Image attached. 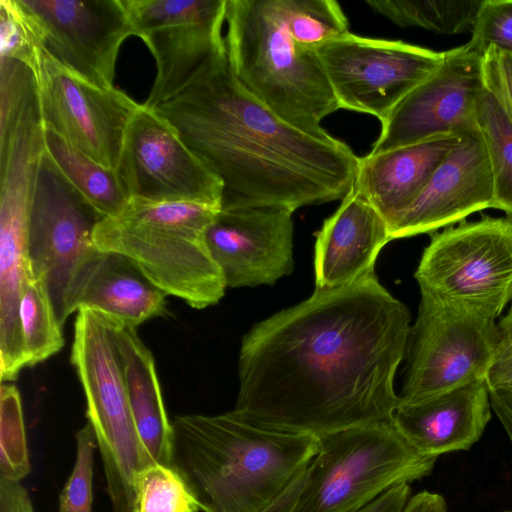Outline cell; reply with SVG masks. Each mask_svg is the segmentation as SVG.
I'll return each instance as SVG.
<instances>
[{
    "label": "cell",
    "instance_id": "6da1fadb",
    "mask_svg": "<svg viewBox=\"0 0 512 512\" xmlns=\"http://www.w3.org/2000/svg\"><path fill=\"white\" fill-rule=\"evenodd\" d=\"M410 320L375 274L315 289L243 337L233 411L266 428L317 438L393 423L394 380Z\"/></svg>",
    "mask_w": 512,
    "mask_h": 512
},
{
    "label": "cell",
    "instance_id": "7a4b0ae2",
    "mask_svg": "<svg viewBox=\"0 0 512 512\" xmlns=\"http://www.w3.org/2000/svg\"><path fill=\"white\" fill-rule=\"evenodd\" d=\"M154 110L221 181V208L295 211L343 199L354 186L360 158L352 149L279 118L235 77L226 49Z\"/></svg>",
    "mask_w": 512,
    "mask_h": 512
},
{
    "label": "cell",
    "instance_id": "3957f363",
    "mask_svg": "<svg viewBox=\"0 0 512 512\" xmlns=\"http://www.w3.org/2000/svg\"><path fill=\"white\" fill-rule=\"evenodd\" d=\"M174 466L204 512H260L305 469L318 438L273 430L233 410L172 421Z\"/></svg>",
    "mask_w": 512,
    "mask_h": 512
},
{
    "label": "cell",
    "instance_id": "277c9868",
    "mask_svg": "<svg viewBox=\"0 0 512 512\" xmlns=\"http://www.w3.org/2000/svg\"><path fill=\"white\" fill-rule=\"evenodd\" d=\"M225 45L232 73L279 118L316 137L340 109L317 51L290 35L281 0H227Z\"/></svg>",
    "mask_w": 512,
    "mask_h": 512
},
{
    "label": "cell",
    "instance_id": "5b68a950",
    "mask_svg": "<svg viewBox=\"0 0 512 512\" xmlns=\"http://www.w3.org/2000/svg\"><path fill=\"white\" fill-rule=\"evenodd\" d=\"M219 210L184 200L129 199L116 216L98 222L94 245L128 257L164 293L203 309L217 304L227 287L206 242Z\"/></svg>",
    "mask_w": 512,
    "mask_h": 512
},
{
    "label": "cell",
    "instance_id": "8992f818",
    "mask_svg": "<svg viewBox=\"0 0 512 512\" xmlns=\"http://www.w3.org/2000/svg\"><path fill=\"white\" fill-rule=\"evenodd\" d=\"M435 461L419 454L393 423L318 437L294 512H357L390 488L425 477Z\"/></svg>",
    "mask_w": 512,
    "mask_h": 512
},
{
    "label": "cell",
    "instance_id": "52a82bcc",
    "mask_svg": "<svg viewBox=\"0 0 512 512\" xmlns=\"http://www.w3.org/2000/svg\"><path fill=\"white\" fill-rule=\"evenodd\" d=\"M71 362L81 383L114 512H135L134 485L148 461L131 412L114 324L77 311Z\"/></svg>",
    "mask_w": 512,
    "mask_h": 512
},
{
    "label": "cell",
    "instance_id": "ba28073f",
    "mask_svg": "<svg viewBox=\"0 0 512 512\" xmlns=\"http://www.w3.org/2000/svg\"><path fill=\"white\" fill-rule=\"evenodd\" d=\"M415 279L422 295L496 319L512 301V219L483 215L433 233Z\"/></svg>",
    "mask_w": 512,
    "mask_h": 512
},
{
    "label": "cell",
    "instance_id": "9c48e42d",
    "mask_svg": "<svg viewBox=\"0 0 512 512\" xmlns=\"http://www.w3.org/2000/svg\"><path fill=\"white\" fill-rule=\"evenodd\" d=\"M495 319L421 294L407 346L399 403L411 404L485 379L496 340Z\"/></svg>",
    "mask_w": 512,
    "mask_h": 512
},
{
    "label": "cell",
    "instance_id": "30bf717a",
    "mask_svg": "<svg viewBox=\"0 0 512 512\" xmlns=\"http://www.w3.org/2000/svg\"><path fill=\"white\" fill-rule=\"evenodd\" d=\"M102 218L45 149L30 205L28 248L33 275L46 284L62 326L72 284L98 251L93 234Z\"/></svg>",
    "mask_w": 512,
    "mask_h": 512
},
{
    "label": "cell",
    "instance_id": "8fae6325",
    "mask_svg": "<svg viewBox=\"0 0 512 512\" xmlns=\"http://www.w3.org/2000/svg\"><path fill=\"white\" fill-rule=\"evenodd\" d=\"M317 55L339 108L380 122L443 60V52L350 32L323 44Z\"/></svg>",
    "mask_w": 512,
    "mask_h": 512
},
{
    "label": "cell",
    "instance_id": "7c38bea8",
    "mask_svg": "<svg viewBox=\"0 0 512 512\" xmlns=\"http://www.w3.org/2000/svg\"><path fill=\"white\" fill-rule=\"evenodd\" d=\"M135 30L153 54L156 77L143 103L150 109L183 90L205 63L226 49L227 0H122Z\"/></svg>",
    "mask_w": 512,
    "mask_h": 512
},
{
    "label": "cell",
    "instance_id": "4fadbf2b",
    "mask_svg": "<svg viewBox=\"0 0 512 512\" xmlns=\"http://www.w3.org/2000/svg\"><path fill=\"white\" fill-rule=\"evenodd\" d=\"M115 173L128 200H184L221 209V181L172 125L144 104L129 121Z\"/></svg>",
    "mask_w": 512,
    "mask_h": 512
},
{
    "label": "cell",
    "instance_id": "5bb4252c",
    "mask_svg": "<svg viewBox=\"0 0 512 512\" xmlns=\"http://www.w3.org/2000/svg\"><path fill=\"white\" fill-rule=\"evenodd\" d=\"M483 83V55L468 43L443 52L442 62L381 122V132L369 154L439 135L479 130Z\"/></svg>",
    "mask_w": 512,
    "mask_h": 512
},
{
    "label": "cell",
    "instance_id": "9a60e30c",
    "mask_svg": "<svg viewBox=\"0 0 512 512\" xmlns=\"http://www.w3.org/2000/svg\"><path fill=\"white\" fill-rule=\"evenodd\" d=\"M35 77L43 124L115 170L127 126L140 104L115 87H100L76 75L45 48Z\"/></svg>",
    "mask_w": 512,
    "mask_h": 512
},
{
    "label": "cell",
    "instance_id": "2e32d148",
    "mask_svg": "<svg viewBox=\"0 0 512 512\" xmlns=\"http://www.w3.org/2000/svg\"><path fill=\"white\" fill-rule=\"evenodd\" d=\"M45 50L83 79L113 88L120 47L135 30L122 0H18Z\"/></svg>",
    "mask_w": 512,
    "mask_h": 512
},
{
    "label": "cell",
    "instance_id": "e0dca14e",
    "mask_svg": "<svg viewBox=\"0 0 512 512\" xmlns=\"http://www.w3.org/2000/svg\"><path fill=\"white\" fill-rule=\"evenodd\" d=\"M293 212L282 206L219 210L206 242L227 287L271 285L292 272Z\"/></svg>",
    "mask_w": 512,
    "mask_h": 512
},
{
    "label": "cell",
    "instance_id": "ac0fdd59",
    "mask_svg": "<svg viewBox=\"0 0 512 512\" xmlns=\"http://www.w3.org/2000/svg\"><path fill=\"white\" fill-rule=\"evenodd\" d=\"M494 181L479 130L461 135L429 181L390 227L391 240L434 233L492 208Z\"/></svg>",
    "mask_w": 512,
    "mask_h": 512
},
{
    "label": "cell",
    "instance_id": "d6986e66",
    "mask_svg": "<svg viewBox=\"0 0 512 512\" xmlns=\"http://www.w3.org/2000/svg\"><path fill=\"white\" fill-rule=\"evenodd\" d=\"M389 241L386 220L352 188L316 234L315 289L340 288L374 275L377 256Z\"/></svg>",
    "mask_w": 512,
    "mask_h": 512
},
{
    "label": "cell",
    "instance_id": "ffe728a7",
    "mask_svg": "<svg viewBox=\"0 0 512 512\" xmlns=\"http://www.w3.org/2000/svg\"><path fill=\"white\" fill-rule=\"evenodd\" d=\"M485 379L476 380L411 404L399 403L393 424L421 455L436 458L467 450L491 418Z\"/></svg>",
    "mask_w": 512,
    "mask_h": 512
},
{
    "label": "cell",
    "instance_id": "44dd1931",
    "mask_svg": "<svg viewBox=\"0 0 512 512\" xmlns=\"http://www.w3.org/2000/svg\"><path fill=\"white\" fill-rule=\"evenodd\" d=\"M166 296L131 259L98 249L72 284L66 316L88 308L120 326L136 329L165 313Z\"/></svg>",
    "mask_w": 512,
    "mask_h": 512
},
{
    "label": "cell",
    "instance_id": "7402d4cb",
    "mask_svg": "<svg viewBox=\"0 0 512 512\" xmlns=\"http://www.w3.org/2000/svg\"><path fill=\"white\" fill-rule=\"evenodd\" d=\"M33 189L7 184L0 192V372L15 380L26 367L19 322L23 292L34 278L28 248Z\"/></svg>",
    "mask_w": 512,
    "mask_h": 512
},
{
    "label": "cell",
    "instance_id": "603a6c76",
    "mask_svg": "<svg viewBox=\"0 0 512 512\" xmlns=\"http://www.w3.org/2000/svg\"><path fill=\"white\" fill-rule=\"evenodd\" d=\"M460 138L444 134L368 154L360 158L353 190L380 213L390 230Z\"/></svg>",
    "mask_w": 512,
    "mask_h": 512
},
{
    "label": "cell",
    "instance_id": "cb8c5ba5",
    "mask_svg": "<svg viewBox=\"0 0 512 512\" xmlns=\"http://www.w3.org/2000/svg\"><path fill=\"white\" fill-rule=\"evenodd\" d=\"M112 323L131 412L148 466L175 467L173 426L164 406L154 358L136 329Z\"/></svg>",
    "mask_w": 512,
    "mask_h": 512
},
{
    "label": "cell",
    "instance_id": "d4e9b609",
    "mask_svg": "<svg viewBox=\"0 0 512 512\" xmlns=\"http://www.w3.org/2000/svg\"><path fill=\"white\" fill-rule=\"evenodd\" d=\"M44 143L59 170L103 217L122 211L128 198L114 169L97 162L46 125Z\"/></svg>",
    "mask_w": 512,
    "mask_h": 512
},
{
    "label": "cell",
    "instance_id": "484cf974",
    "mask_svg": "<svg viewBox=\"0 0 512 512\" xmlns=\"http://www.w3.org/2000/svg\"><path fill=\"white\" fill-rule=\"evenodd\" d=\"M483 79L478 126L493 174L492 208L504 211L512 219V119L484 64Z\"/></svg>",
    "mask_w": 512,
    "mask_h": 512
},
{
    "label": "cell",
    "instance_id": "4316f807",
    "mask_svg": "<svg viewBox=\"0 0 512 512\" xmlns=\"http://www.w3.org/2000/svg\"><path fill=\"white\" fill-rule=\"evenodd\" d=\"M366 4L398 26L452 35L471 32L481 0H367Z\"/></svg>",
    "mask_w": 512,
    "mask_h": 512
},
{
    "label": "cell",
    "instance_id": "83f0119b",
    "mask_svg": "<svg viewBox=\"0 0 512 512\" xmlns=\"http://www.w3.org/2000/svg\"><path fill=\"white\" fill-rule=\"evenodd\" d=\"M19 322L26 367L62 349V325L43 280L34 277L26 286L19 306Z\"/></svg>",
    "mask_w": 512,
    "mask_h": 512
},
{
    "label": "cell",
    "instance_id": "f1b7e54d",
    "mask_svg": "<svg viewBox=\"0 0 512 512\" xmlns=\"http://www.w3.org/2000/svg\"><path fill=\"white\" fill-rule=\"evenodd\" d=\"M287 28L303 49L317 51L326 42L349 32V23L334 0H281Z\"/></svg>",
    "mask_w": 512,
    "mask_h": 512
},
{
    "label": "cell",
    "instance_id": "f546056e",
    "mask_svg": "<svg viewBox=\"0 0 512 512\" xmlns=\"http://www.w3.org/2000/svg\"><path fill=\"white\" fill-rule=\"evenodd\" d=\"M135 512H198L199 503L175 467L152 464L136 476Z\"/></svg>",
    "mask_w": 512,
    "mask_h": 512
},
{
    "label": "cell",
    "instance_id": "4dcf8cb0",
    "mask_svg": "<svg viewBox=\"0 0 512 512\" xmlns=\"http://www.w3.org/2000/svg\"><path fill=\"white\" fill-rule=\"evenodd\" d=\"M0 411V478L20 482L31 467L21 398L14 385H1Z\"/></svg>",
    "mask_w": 512,
    "mask_h": 512
},
{
    "label": "cell",
    "instance_id": "1f68e13d",
    "mask_svg": "<svg viewBox=\"0 0 512 512\" xmlns=\"http://www.w3.org/2000/svg\"><path fill=\"white\" fill-rule=\"evenodd\" d=\"M44 46L18 0H0V58L26 64L36 72Z\"/></svg>",
    "mask_w": 512,
    "mask_h": 512
},
{
    "label": "cell",
    "instance_id": "d6a6232c",
    "mask_svg": "<svg viewBox=\"0 0 512 512\" xmlns=\"http://www.w3.org/2000/svg\"><path fill=\"white\" fill-rule=\"evenodd\" d=\"M74 468L61 492L58 512H91L94 452L97 447L92 426L87 423L76 434Z\"/></svg>",
    "mask_w": 512,
    "mask_h": 512
},
{
    "label": "cell",
    "instance_id": "836d02e7",
    "mask_svg": "<svg viewBox=\"0 0 512 512\" xmlns=\"http://www.w3.org/2000/svg\"><path fill=\"white\" fill-rule=\"evenodd\" d=\"M468 44L482 55L489 47L512 53V0H481Z\"/></svg>",
    "mask_w": 512,
    "mask_h": 512
},
{
    "label": "cell",
    "instance_id": "e575fe53",
    "mask_svg": "<svg viewBox=\"0 0 512 512\" xmlns=\"http://www.w3.org/2000/svg\"><path fill=\"white\" fill-rule=\"evenodd\" d=\"M485 381L490 399L512 412V304L496 325L495 346Z\"/></svg>",
    "mask_w": 512,
    "mask_h": 512
},
{
    "label": "cell",
    "instance_id": "d590c367",
    "mask_svg": "<svg viewBox=\"0 0 512 512\" xmlns=\"http://www.w3.org/2000/svg\"><path fill=\"white\" fill-rule=\"evenodd\" d=\"M483 64L492 77L512 119V53L489 47L483 54Z\"/></svg>",
    "mask_w": 512,
    "mask_h": 512
},
{
    "label": "cell",
    "instance_id": "8d00e7d4",
    "mask_svg": "<svg viewBox=\"0 0 512 512\" xmlns=\"http://www.w3.org/2000/svg\"><path fill=\"white\" fill-rule=\"evenodd\" d=\"M0 512H35L28 492L20 482L0 478Z\"/></svg>",
    "mask_w": 512,
    "mask_h": 512
},
{
    "label": "cell",
    "instance_id": "74e56055",
    "mask_svg": "<svg viewBox=\"0 0 512 512\" xmlns=\"http://www.w3.org/2000/svg\"><path fill=\"white\" fill-rule=\"evenodd\" d=\"M408 483L396 485L357 512H401L409 500Z\"/></svg>",
    "mask_w": 512,
    "mask_h": 512
},
{
    "label": "cell",
    "instance_id": "f35d334b",
    "mask_svg": "<svg viewBox=\"0 0 512 512\" xmlns=\"http://www.w3.org/2000/svg\"><path fill=\"white\" fill-rule=\"evenodd\" d=\"M306 469L307 467L300 471L282 492L260 512H294L305 482Z\"/></svg>",
    "mask_w": 512,
    "mask_h": 512
},
{
    "label": "cell",
    "instance_id": "ab89813d",
    "mask_svg": "<svg viewBox=\"0 0 512 512\" xmlns=\"http://www.w3.org/2000/svg\"><path fill=\"white\" fill-rule=\"evenodd\" d=\"M401 512H447V505L441 495L423 491L410 498Z\"/></svg>",
    "mask_w": 512,
    "mask_h": 512
},
{
    "label": "cell",
    "instance_id": "60d3db41",
    "mask_svg": "<svg viewBox=\"0 0 512 512\" xmlns=\"http://www.w3.org/2000/svg\"><path fill=\"white\" fill-rule=\"evenodd\" d=\"M491 407L500 419L512 443V412L500 402L490 399Z\"/></svg>",
    "mask_w": 512,
    "mask_h": 512
}]
</instances>
